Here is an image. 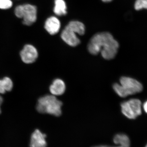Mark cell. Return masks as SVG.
<instances>
[{
	"instance_id": "cell-1",
	"label": "cell",
	"mask_w": 147,
	"mask_h": 147,
	"mask_svg": "<svg viewBox=\"0 0 147 147\" xmlns=\"http://www.w3.org/2000/svg\"><path fill=\"white\" fill-rule=\"evenodd\" d=\"M119 47L118 42L108 32L98 33L94 35L88 46V50L91 54L97 55L100 53L102 57L106 60L114 59Z\"/></svg>"
},
{
	"instance_id": "cell-2",
	"label": "cell",
	"mask_w": 147,
	"mask_h": 147,
	"mask_svg": "<svg viewBox=\"0 0 147 147\" xmlns=\"http://www.w3.org/2000/svg\"><path fill=\"white\" fill-rule=\"evenodd\" d=\"M63 103L53 95H47L40 98L36 109L38 113L59 117L62 114Z\"/></svg>"
},
{
	"instance_id": "cell-3",
	"label": "cell",
	"mask_w": 147,
	"mask_h": 147,
	"mask_svg": "<svg viewBox=\"0 0 147 147\" xmlns=\"http://www.w3.org/2000/svg\"><path fill=\"white\" fill-rule=\"evenodd\" d=\"M113 88L119 96L124 98L141 92L143 88L142 84L136 79L123 76L120 79V84H114Z\"/></svg>"
},
{
	"instance_id": "cell-4",
	"label": "cell",
	"mask_w": 147,
	"mask_h": 147,
	"mask_svg": "<svg viewBox=\"0 0 147 147\" xmlns=\"http://www.w3.org/2000/svg\"><path fill=\"white\" fill-rule=\"evenodd\" d=\"M121 110L123 114L130 119H134L142 113V102L137 98H132L121 103Z\"/></svg>"
},
{
	"instance_id": "cell-5",
	"label": "cell",
	"mask_w": 147,
	"mask_h": 147,
	"mask_svg": "<svg viewBox=\"0 0 147 147\" xmlns=\"http://www.w3.org/2000/svg\"><path fill=\"white\" fill-rule=\"evenodd\" d=\"M76 34H78L77 31L67 24L61 34V38L67 45L71 47H76L81 42Z\"/></svg>"
},
{
	"instance_id": "cell-6",
	"label": "cell",
	"mask_w": 147,
	"mask_h": 147,
	"mask_svg": "<svg viewBox=\"0 0 147 147\" xmlns=\"http://www.w3.org/2000/svg\"><path fill=\"white\" fill-rule=\"evenodd\" d=\"M21 60L26 64L34 62L38 57L37 49L32 45L28 44L24 46L20 53Z\"/></svg>"
},
{
	"instance_id": "cell-7",
	"label": "cell",
	"mask_w": 147,
	"mask_h": 147,
	"mask_svg": "<svg viewBox=\"0 0 147 147\" xmlns=\"http://www.w3.org/2000/svg\"><path fill=\"white\" fill-rule=\"evenodd\" d=\"M23 6V24L26 26H31L36 20V7L35 6L28 4L24 5Z\"/></svg>"
},
{
	"instance_id": "cell-8",
	"label": "cell",
	"mask_w": 147,
	"mask_h": 147,
	"mask_svg": "<svg viewBox=\"0 0 147 147\" xmlns=\"http://www.w3.org/2000/svg\"><path fill=\"white\" fill-rule=\"evenodd\" d=\"M46 137V134L42 133L39 129H36L32 134L30 147H47Z\"/></svg>"
},
{
	"instance_id": "cell-9",
	"label": "cell",
	"mask_w": 147,
	"mask_h": 147,
	"mask_svg": "<svg viewBox=\"0 0 147 147\" xmlns=\"http://www.w3.org/2000/svg\"><path fill=\"white\" fill-rule=\"evenodd\" d=\"M113 142L116 146L108 145H98L92 147H130V139L126 134L120 133L115 135L113 138Z\"/></svg>"
},
{
	"instance_id": "cell-10",
	"label": "cell",
	"mask_w": 147,
	"mask_h": 147,
	"mask_svg": "<svg viewBox=\"0 0 147 147\" xmlns=\"http://www.w3.org/2000/svg\"><path fill=\"white\" fill-rule=\"evenodd\" d=\"M61 28L60 21L55 16H51L45 21V28L50 34H57Z\"/></svg>"
},
{
	"instance_id": "cell-11",
	"label": "cell",
	"mask_w": 147,
	"mask_h": 147,
	"mask_svg": "<svg viewBox=\"0 0 147 147\" xmlns=\"http://www.w3.org/2000/svg\"><path fill=\"white\" fill-rule=\"evenodd\" d=\"M50 91L54 96L61 95L64 93L66 90L65 83L62 79H55L50 86Z\"/></svg>"
},
{
	"instance_id": "cell-12",
	"label": "cell",
	"mask_w": 147,
	"mask_h": 147,
	"mask_svg": "<svg viewBox=\"0 0 147 147\" xmlns=\"http://www.w3.org/2000/svg\"><path fill=\"white\" fill-rule=\"evenodd\" d=\"M54 12L58 16H64L67 13V6L64 0H55Z\"/></svg>"
},
{
	"instance_id": "cell-13",
	"label": "cell",
	"mask_w": 147,
	"mask_h": 147,
	"mask_svg": "<svg viewBox=\"0 0 147 147\" xmlns=\"http://www.w3.org/2000/svg\"><path fill=\"white\" fill-rule=\"evenodd\" d=\"M6 91L9 92L13 88V84L12 80L8 77H5L2 79Z\"/></svg>"
},
{
	"instance_id": "cell-14",
	"label": "cell",
	"mask_w": 147,
	"mask_h": 147,
	"mask_svg": "<svg viewBox=\"0 0 147 147\" xmlns=\"http://www.w3.org/2000/svg\"><path fill=\"white\" fill-rule=\"evenodd\" d=\"M134 7L137 10L144 8L147 9V0H137Z\"/></svg>"
},
{
	"instance_id": "cell-15",
	"label": "cell",
	"mask_w": 147,
	"mask_h": 147,
	"mask_svg": "<svg viewBox=\"0 0 147 147\" xmlns=\"http://www.w3.org/2000/svg\"><path fill=\"white\" fill-rule=\"evenodd\" d=\"M12 2L11 0H0V9H7L11 8Z\"/></svg>"
},
{
	"instance_id": "cell-16",
	"label": "cell",
	"mask_w": 147,
	"mask_h": 147,
	"mask_svg": "<svg viewBox=\"0 0 147 147\" xmlns=\"http://www.w3.org/2000/svg\"><path fill=\"white\" fill-rule=\"evenodd\" d=\"M15 14L16 17L19 18H23L24 13V6L18 5L16 7L15 9Z\"/></svg>"
},
{
	"instance_id": "cell-17",
	"label": "cell",
	"mask_w": 147,
	"mask_h": 147,
	"mask_svg": "<svg viewBox=\"0 0 147 147\" xmlns=\"http://www.w3.org/2000/svg\"><path fill=\"white\" fill-rule=\"evenodd\" d=\"M5 88L2 79L0 80V94H3L6 92Z\"/></svg>"
},
{
	"instance_id": "cell-18",
	"label": "cell",
	"mask_w": 147,
	"mask_h": 147,
	"mask_svg": "<svg viewBox=\"0 0 147 147\" xmlns=\"http://www.w3.org/2000/svg\"><path fill=\"white\" fill-rule=\"evenodd\" d=\"M143 108H144V110L146 113H147V101L144 103L143 105Z\"/></svg>"
},
{
	"instance_id": "cell-19",
	"label": "cell",
	"mask_w": 147,
	"mask_h": 147,
	"mask_svg": "<svg viewBox=\"0 0 147 147\" xmlns=\"http://www.w3.org/2000/svg\"><path fill=\"white\" fill-rule=\"evenodd\" d=\"M3 102V98L1 96H0V114H1V105L2 103Z\"/></svg>"
},
{
	"instance_id": "cell-20",
	"label": "cell",
	"mask_w": 147,
	"mask_h": 147,
	"mask_svg": "<svg viewBox=\"0 0 147 147\" xmlns=\"http://www.w3.org/2000/svg\"><path fill=\"white\" fill-rule=\"evenodd\" d=\"M102 1L104 2L108 3L111 2V1H113V0H102Z\"/></svg>"
},
{
	"instance_id": "cell-21",
	"label": "cell",
	"mask_w": 147,
	"mask_h": 147,
	"mask_svg": "<svg viewBox=\"0 0 147 147\" xmlns=\"http://www.w3.org/2000/svg\"><path fill=\"white\" fill-rule=\"evenodd\" d=\"M145 147H147V144L146 145V146H145Z\"/></svg>"
}]
</instances>
